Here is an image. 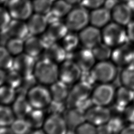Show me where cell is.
Segmentation results:
<instances>
[{"label": "cell", "mask_w": 134, "mask_h": 134, "mask_svg": "<svg viewBox=\"0 0 134 134\" xmlns=\"http://www.w3.org/2000/svg\"><path fill=\"white\" fill-rule=\"evenodd\" d=\"M33 74L37 82L50 85L59 79V67L57 63L42 58L36 63Z\"/></svg>", "instance_id": "6da1fadb"}, {"label": "cell", "mask_w": 134, "mask_h": 134, "mask_svg": "<svg viewBox=\"0 0 134 134\" xmlns=\"http://www.w3.org/2000/svg\"><path fill=\"white\" fill-rule=\"evenodd\" d=\"M122 26L115 22L108 23L102 31L103 42L111 48L126 43L128 38L126 30Z\"/></svg>", "instance_id": "7a4b0ae2"}, {"label": "cell", "mask_w": 134, "mask_h": 134, "mask_svg": "<svg viewBox=\"0 0 134 134\" xmlns=\"http://www.w3.org/2000/svg\"><path fill=\"white\" fill-rule=\"evenodd\" d=\"M27 98L32 108H46L52 102L49 89L41 85H35L28 90Z\"/></svg>", "instance_id": "3957f363"}, {"label": "cell", "mask_w": 134, "mask_h": 134, "mask_svg": "<svg viewBox=\"0 0 134 134\" xmlns=\"http://www.w3.org/2000/svg\"><path fill=\"white\" fill-rule=\"evenodd\" d=\"M90 23V14L85 7L72 9L66 16L65 24L69 30L80 31Z\"/></svg>", "instance_id": "277c9868"}, {"label": "cell", "mask_w": 134, "mask_h": 134, "mask_svg": "<svg viewBox=\"0 0 134 134\" xmlns=\"http://www.w3.org/2000/svg\"><path fill=\"white\" fill-rule=\"evenodd\" d=\"M93 90L92 85L86 82L80 81L75 83L66 100L69 108L79 107L83 102L91 96Z\"/></svg>", "instance_id": "5b68a950"}, {"label": "cell", "mask_w": 134, "mask_h": 134, "mask_svg": "<svg viewBox=\"0 0 134 134\" xmlns=\"http://www.w3.org/2000/svg\"><path fill=\"white\" fill-rule=\"evenodd\" d=\"M90 71L96 82L106 83L115 79L117 70L113 62L106 60L99 61L95 64Z\"/></svg>", "instance_id": "8992f818"}, {"label": "cell", "mask_w": 134, "mask_h": 134, "mask_svg": "<svg viewBox=\"0 0 134 134\" xmlns=\"http://www.w3.org/2000/svg\"><path fill=\"white\" fill-rule=\"evenodd\" d=\"M82 70L71 60H65L59 67V80L68 85L76 83L80 79Z\"/></svg>", "instance_id": "52a82bcc"}, {"label": "cell", "mask_w": 134, "mask_h": 134, "mask_svg": "<svg viewBox=\"0 0 134 134\" xmlns=\"http://www.w3.org/2000/svg\"><path fill=\"white\" fill-rule=\"evenodd\" d=\"M7 10L13 19L21 20L28 19L34 11L30 0H9Z\"/></svg>", "instance_id": "ba28073f"}, {"label": "cell", "mask_w": 134, "mask_h": 134, "mask_svg": "<svg viewBox=\"0 0 134 134\" xmlns=\"http://www.w3.org/2000/svg\"><path fill=\"white\" fill-rule=\"evenodd\" d=\"M115 90L109 83H100L93 90L91 99L94 105L106 106L114 99Z\"/></svg>", "instance_id": "9c48e42d"}, {"label": "cell", "mask_w": 134, "mask_h": 134, "mask_svg": "<svg viewBox=\"0 0 134 134\" xmlns=\"http://www.w3.org/2000/svg\"><path fill=\"white\" fill-rule=\"evenodd\" d=\"M111 117V113L106 106L93 105L85 110L86 121L96 126L108 122Z\"/></svg>", "instance_id": "30bf717a"}, {"label": "cell", "mask_w": 134, "mask_h": 134, "mask_svg": "<svg viewBox=\"0 0 134 134\" xmlns=\"http://www.w3.org/2000/svg\"><path fill=\"white\" fill-rule=\"evenodd\" d=\"M110 58L116 65L125 67L134 63L133 49L126 43L117 46L112 50Z\"/></svg>", "instance_id": "8fae6325"}, {"label": "cell", "mask_w": 134, "mask_h": 134, "mask_svg": "<svg viewBox=\"0 0 134 134\" xmlns=\"http://www.w3.org/2000/svg\"><path fill=\"white\" fill-rule=\"evenodd\" d=\"M78 35L80 43L86 48L92 49L102 41V32L92 25L85 27L80 31Z\"/></svg>", "instance_id": "7c38bea8"}, {"label": "cell", "mask_w": 134, "mask_h": 134, "mask_svg": "<svg viewBox=\"0 0 134 134\" xmlns=\"http://www.w3.org/2000/svg\"><path fill=\"white\" fill-rule=\"evenodd\" d=\"M68 127L63 117L59 114H51L46 118L42 129L48 134H64Z\"/></svg>", "instance_id": "4fadbf2b"}, {"label": "cell", "mask_w": 134, "mask_h": 134, "mask_svg": "<svg viewBox=\"0 0 134 134\" xmlns=\"http://www.w3.org/2000/svg\"><path fill=\"white\" fill-rule=\"evenodd\" d=\"M36 62L34 58L26 53H21L14 59L13 69L22 76L33 74Z\"/></svg>", "instance_id": "5bb4252c"}, {"label": "cell", "mask_w": 134, "mask_h": 134, "mask_svg": "<svg viewBox=\"0 0 134 134\" xmlns=\"http://www.w3.org/2000/svg\"><path fill=\"white\" fill-rule=\"evenodd\" d=\"M96 60L92 49L85 47L76 51L73 55V61L82 71H90L95 65Z\"/></svg>", "instance_id": "9a60e30c"}, {"label": "cell", "mask_w": 134, "mask_h": 134, "mask_svg": "<svg viewBox=\"0 0 134 134\" xmlns=\"http://www.w3.org/2000/svg\"><path fill=\"white\" fill-rule=\"evenodd\" d=\"M133 13L127 3H118L111 12V18L114 22L122 26L127 25L131 21Z\"/></svg>", "instance_id": "2e32d148"}, {"label": "cell", "mask_w": 134, "mask_h": 134, "mask_svg": "<svg viewBox=\"0 0 134 134\" xmlns=\"http://www.w3.org/2000/svg\"><path fill=\"white\" fill-rule=\"evenodd\" d=\"M63 117L68 128L74 130L78 126L86 121L85 111L77 107L69 108L64 113Z\"/></svg>", "instance_id": "e0dca14e"}, {"label": "cell", "mask_w": 134, "mask_h": 134, "mask_svg": "<svg viewBox=\"0 0 134 134\" xmlns=\"http://www.w3.org/2000/svg\"><path fill=\"white\" fill-rule=\"evenodd\" d=\"M27 24L29 33L31 35L37 36L46 30L48 21L46 15L35 13L28 18Z\"/></svg>", "instance_id": "ac0fdd59"}, {"label": "cell", "mask_w": 134, "mask_h": 134, "mask_svg": "<svg viewBox=\"0 0 134 134\" xmlns=\"http://www.w3.org/2000/svg\"><path fill=\"white\" fill-rule=\"evenodd\" d=\"M116 109L123 112L124 109L134 100L133 90L124 86L119 87L115 91L114 97Z\"/></svg>", "instance_id": "d6986e66"}, {"label": "cell", "mask_w": 134, "mask_h": 134, "mask_svg": "<svg viewBox=\"0 0 134 134\" xmlns=\"http://www.w3.org/2000/svg\"><path fill=\"white\" fill-rule=\"evenodd\" d=\"M111 18V12L106 7H99L93 9L90 13V23L97 28L104 27Z\"/></svg>", "instance_id": "ffe728a7"}, {"label": "cell", "mask_w": 134, "mask_h": 134, "mask_svg": "<svg viewBox=\"0 0 134 134\" xmlns=\"http://www.w3.org/2000/svg\"><path fill=\"white\" fill-rule=\"evenodd\" d=\"M42 54L43 58L49 59L56 63H60L65 60L67 54L62 45L55 42L47 46Z\"/></svg>", "instance_id": "44dd1931"}, {"label": "cell", "mask_w": 134, "mask_h": 134, "mask_svg": "<svg viewBox=\"0 0 134 134\" xmlns=\"http://www.w3.org/2000/svg\"><path fill=\"white\" fill-rule=\"evenodd\" d=\"M69 30L65 23L58 20L50 23L44 34L51 42H55L62 40L69 32Z\"/></svg>", "instance_id": "7402d4cb"}, {"label": "cell", "mask_w": 134, "mask_h": 134, "mask_svg": "<svg viewBox=\"0 0 134 134\" xmlns=\"http://www.w3.org/2000/svg\"><path fill=\"white\" fill-rule=\"evenodd\" d=\"M45 45L41 38L36 36L27 38L24 42V51L26 53L35 58L42 53Z\"/></svg>", "instance_id": "603a6c76"}, {"label": "cell", "mask_w": 134, "mask_h": 134, "mask_svg": "<svg viewBox=\"0 0 134 134\" xmlns=\"http://www.w3.org/2000/svg\"><path fill=\"white\" fill-rule=\"evenodd\" d=\"M12 109L16 118H25L32 109L26 95H17L13 103Z\"/></svg>", "instance_id": "cb8c5ba5"}, {"label": "cell", "mask_w": 134, "mask_h": 134, "mask_svg": "<svg viewBox=\"0 0 134 134\" xmlns=\"http://www.w3.org/2000/svg\"><path fill=\"white\" fill-rule=\"evenodd\" d=\"M49 91L52 100L59 103L66 100L70 93L68 85L59 80L50 85Z\"/></svg>", "instance_id": "d4e9b609"}, {"label": "cell", "mask_w": 134, "mask_h": 134, "mask_svg": "<svg viewBox=\"0 0 134 134\" xmlns=\"http://www.w3.org/2000/svg\"><path fill=\"white\" fill-rule=\"evenodd\" d=\"M7 32L10 37L24 39L29 34V30L27 23L24 20L14 19L10 23Z\"/></svg>", "instance_id": "484cf974"}, {"label": "cell", "mask_w": 134, "mask_h": 134, "mask_svg": "<svg viewBox=\"0 0 134 134\" xmlns=\"http://www.w3.org/2000/svg\"><path fill=\"white\" fill-rule=\"evenodd\" d=\"M31 129H40L45 120L44 113L42 109L32 108L25 118Z\"/></svg>", "instance_id": "4316f807"}, {"label": "cell", "mask_w": 134, "mask_h": 134, "mask_svg": "<svg viewBox=\"0 0 134 134\" xmlns=\"http://www.w3.org/2000/svg\"><path fill=\"white\" fill-rule=\"evenodd\" d=\"M72 9V5L65 0H56L53 2L50 12L59 18L66 16Z\"/></svg>", "instance_id": "83f0119b"}, {"label": "cell", "mask_w": 134, "mask_h": 134, "mask_svg": "<svg viewBox=\"0 0 134 134\" xmlns=\"http://www.w3.org/2000/svg\"><path fill=\"white\" fill-rule=\"evenodd\" d=\"M120 80L122 86L134 91V63L124 67L121 72Z\"/></svg>", "instance_id": "f1b7e54d"}, {"label": "cell", "mask_w": 134, "mask_h": 134, "mask_svg": "<svg viewBox=\"0 0 134 134\" xmlns=\"http://www.w3.org/2000/svg\"><path fill=\"white\" fill-rule=\"evenodd\" d=\"M92 50L96 60L98 61H106L111 58L112 53L111 47L104 42L100 43L92 49Z\"/></svg>", "instance_id": "f546056e"}, {"label": "cell", "mask_w": 134, "mask_h": 134, "mask_svg": "<svg viewBox=\"0 0 134 134\" xmlns=\"http://www.w3.org/2000/svg\"><path fill=\"white\" fill-rule=\"evenodd\" d=\"M80 42L79 35L73 32H68L61 40V45L66 52L75 50Z\"/></svg>", "instance_id": "4dcf8cb0"}, {"label": "cell", "mask_w": 134, "mask_h": 134, "mask_svg": "<svg viewBox=\"0 0 134 134\" xmlns=\"http://www.w3.org/2000/svg\"><path fill=\"white\" fill-rule=\"evenodd\" d=\"M15 89L7 85H1L0 90V99L2 105H8L14 102L16 97Z\"/></svg>", "instance_id": "1f68e13d"}, {"label": "cell", "mask_w": 134, "mask_h": 134, "mask_svg": "<svg viewBox=\"0 0 134 134\" xmlns=\"http://www.w3.org/2000/svg\"><path fill=\"white\" fill-rule=\"evenodd\" d=\"M15 115L12 108L7 105H2L0 108V125L10 126L15 120Z\"/></svg>", "instance_id": "d6a6232c"}, {"label": "cell", "mask_w": 134, "mask_h": 134, "mask_svg": "<svg viewBox=\"0 0 134 134\" xmlns=\"http://www.w3.org/2000/svg\"><path fill=\"white\" fill-rule=\"evenodd\" d=\"M5 48L13 55H18L24 50V42L23 39L11 37L5 44Z\"/></svg>", "instance_id": "836d02e7"}, {"label": "cell", "mask_w": 134, "mask_h": 134, "mask_svg": "<svg viewBox=\"0 0 134 134\" xmlns=\"http://www.w3.org/2000/svg\"><path fill=\"white\" fill-rule=\"evenodd\" d=\"M7 71L6 72L5 83L6 85L16 90L21 85L23 76L13 68Z\"/></svg>", "instance_id": "e575fe53"}, {"label": "cell", "mask_w": 134, "mask_h": 134, "mask_svg": "<svg viewBox=\"0 0 134 134\" xmlns=\"http://www.w3.org/2000/svg\"><path fill=\"white\" fill-rule=\"evenodd\" d=\"M12 55L3 46L0 49V66L1 69L5 71L9 70L13 68L14 59Z\"/></svg>", "instance_id": "d590c367"}, {"label": "cell", "mask_w": 134, "mask_h": 134, "mask_svg": "<svg viewBox=\"0 0 134 134\" xmlns=\"http://www.w3.org/2000/svg\"><path fill=\"white\" fill-rule=\"evenodd\" d=\"M53 2L51 0H34L33 10L36 13L46 15L50 12Z\"/></svg>", "instance_id": "8d00e7d4"}, {"label": "cell", "mask_w": 134, "mask_h": 134, "mask_svg": "<svg viewBox=\"0 0 134 134\" xmlns=\"http://www.w3.org/2000/svg\"><path fill=\"white\" fill-rule=\"evenodd\" d=\"M10 127L14 133L24 134L28 133L31 129L25 118L15 119Z\"/></svg>", "instance_id": "74e56055"}, {"label": "cell", "mask_w": 134, "mask_h": 134, "mask_svg": "<svg viewBox=\"0 0 134 134\" xmlns=\"http://www.w3.org/2000/svg\"><path fill=\"white\" fill-rule=\"evenodd\" d=\"M107 124L109 126L111 133L121 132L125 127L122 118L118 116L111 117Z\"/></svg>", "instance_id": "f35d334b"}, {"label": "cell", "mask_w": 134, "mask_h": 134, "mask_svg": "<svg viewBox=\"0 0 134 134\" xmlns=\"http://www.w3.org/2000/svg\"><path fill=\"white\" fill-rule=\"evenodd\" d=\"M74 132L79 134L97 133L96 126L87 121H85L75 129Z\"/></svg>", "instance_id": "ab89813d"}, {"label": "cell", "mask_w": 134, "mask_h": 134, "mask_svg": "<svg viewBox=\"0 0 134 134\" xmlns=\"http://www.w3.org/2000/svg\"><path fill=\"white\" fill-rule=\"evenodd\" d=\"M0 16L1 32L7 31L8 27L12 21V17L8 10L3 7L1 8Z\"/></svg>", "instance_id": "60d3db41"}, {"label": "cell", "mask_w": 134, "mask_h": 134, "mask_svg": "<svg viewBox=\"0 0 134 134\" xmlns=\"http://www.w3.org/2000/svg\"><path fill=\"white\" fill-rule=\"evenodd\" d=\"M36 82H37L34 74L27 76H24L20 87L26 91L27 92L29 89L36 85Z\"/></svg>", "instance_id": "b9f144b4"}, {"label": "cell", "mask_w": 134, "mask_h": 134, "mask_svg": "<svg viewBox=\"0 0 134 134\" xmlns=\"http://www.w3.org/2000/svg\"><path fill=\"white\" fill-rule=\"evenodd\" d=\"M105 2L106 0H82L81 2L85 8L94 9L100 7Z\"/></svg>", "instance_id": "7bdbcfd3"}, {"label": "cell", "mask_w": 134, "mask_h": 134, "mask_svg": "<svg viewBox=\"0 0 134 134\" xmlns=\"http://www.w3.org/2000/svg\"><path fill=\"white\" fill-rule=\"evenodd\" d=\"M125 119L130 123H134V104H130L123 111Z\"/></svg>", "instance_id": "ee69618b"}, {"label": "cell", "mask_w": 134, "mask_h": 134, "mask_svg": "<svg viewBox=\"0 0 134 134\" xmlns=\"http://www.w3.org/2000/svg\"><path fill=\"white\" fill-rule=\"evenodd\" d=\"M63 103H59L53 100H52L49 105L46 108L48 109L49 114H59L63 111V106L62 105Z\"/></svg>", "instance_id": "f6af8a7d"}, {"label": "cell", "mask_w": 134, "mask_h": 134, "mask_svg": "<svg viewBox=\"0 0 134 134\" xmlns=\"http://www.w3.org/2000/svg\"><path fill=\"white\" fill-rule=\"evenodd\" d=\"M127 26L126 31L128 40L134 42V20H131Z\"/></svg>", "instance_id": "bcb514c9"}, {"label": "cell", "mask_w": 134, "mask_h": 134, "mask_svg": "<svg viewBox=\"0 0 134 134\" xmlns=\"http://www.w3.org/2000/svg\"><path fill=\"white\" fill-rule=\"evenodd\" d=\"M97 133H111V131L107 123L96 126Z\"/></svg>", "instance_id": "7dc6e473"}, {"label": "cell", "mask_w": 134, "mask_h": 134, "mask_svg": "<svg viewBox=\"0 0 134 134\" xmlns=\"http://www.w3.org/2000/svg\"><path fill=\"white\" fill-rule=\"evenodd\" d=\"M125 134H134V123H130L127 126H125L120 132Z\"/></svg>", "instance_id": "c3c4849f"}, {"label": "cell", "mask_w": 134, "mask_h": 134, "mask_svg": "<svg viewBox=\"0 0 134 134\" xmlns=\"http://www.w3.org/2000/svg\"><path fill=\"white\" fill-rule=\"evenodd\" d=\"M6 72L5 70L1 69L0 71V84L1 85H2L4 83H5Z\"/></svg>", "instance_id": "681fc988"}, {"label": "cell", "mask_w": 134, "mask_h": 134, "mask_svg": "<svg viewBox=\"0 0 134 134\" xmlns=\"http://www.w3.org/2000/svg\"><path fill=\"white\" fill-rule=\"evenodd\" d=\"M13 133L10 127L8 128V126H3L1 127V133Z\"/></svg>", "instance_id": "f907efd6"}, {"label": "cell", "mask_w": 134, "mask_h": 134, "mask_svg": "<svg viewBox=\"0 0 134 134\" xmlns=\"http://www.w3.org/2000/svg\"><path fill=\"white\" fill-rule=\"evenodd\" d=\"M127 5L134 13V0H130L127 2Z\"/></svg>", "instance_id": "816d5d0a"}, {"label": "cell", "mask_w": 134, "mask_h": 134, "mask_svg": "<svg viewBox=\"0 0 134 134\" xmlns=\"http://www.w3.org/2000/svg\"><path fill=\"white\" fill-rule=\"evenodd\" d=\"M65 1H67L68 3H69L70 4H71V5H73L82 2V0H65Z\"/></svg>", "instance_id": "f5cc1de1"}, {"label": "cell", "mask_w": 134, "mask_h": 134, "mask_svg": "<svg viewBox=\"0 0 134 134\" xmlns=\"http://www.w3.org/2000/svg\"><path fill=\"white\" fill-rule=\"evenodd\" d=\"M119 1H122V2H128L129 1H130V0H119Z\"/></svg>", "instance_id": "db71d44e"}, {"label": "cell", "mask_w": 134, "mask_h": 134, "mask_svg": "<svg viewBox=\"0 0 134 134\" xmlns=\"http://www.w3.org/2000/svg\"><path fill=\"white\" fill-rule=\"evenodd\" d=\"M6 1H7V0H1V3H3V2H5Z\"/></svg>", "instance_id": "11a10c76"}, {"label": "cell", "mask_w": 134, "mask_h": 134, "mask_svg": "<svg viewBox=\"0 0 134 134\" xmlns=\"http://www.w3.org/2000/svg\"><path fill=\"white\" fill-rule=\"evenodd\" d=\"M133 58H134V48H133Z\"/></svg>", "instance_id": "9f6ffc18"}, {"label": "cell", "mask_w": 134, "mask_h": 134, "mask_svg": "<svg viewBox=\"0 0 134 134\" xmlns=\"http://www.w3.org/2000/svg\"><path fill=\"white\" fill-rule=\"evenodd\" d=\"M52 2H54V1H56V0H51Z\"/></svg>", "instance_id": "6f0895ef"}, {"label": "cell", "mask_w": 134, "mask_h": 134, "mask_svg": "<svg viewBox=\"0 0 134 134\" xmlns=\"http://www.w3.org/2000/svg\"></svg>", "instance_id": "680465c9"}]
</instances>
